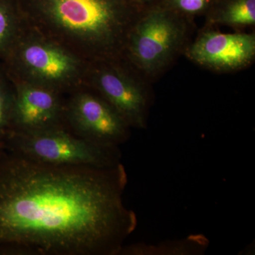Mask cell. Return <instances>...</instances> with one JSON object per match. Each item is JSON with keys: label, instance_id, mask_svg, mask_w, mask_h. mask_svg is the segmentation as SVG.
I'll return each instance as SVG.
<instances>
[{"label": "cell", "instance_id": "8", "mask_svg": "<svg viewBox=\"0 0 255 255\" xmlns=\"http://www.w3.org/2000/svg\"><path fill=\"white\" fill-rule=\"evenodd\" d=\"M60 107L53 92L36 87L20 89L14 97L9 132H32L59 129Z\"/></svg>", "mask_w": 255, "mask_h": 255}, {"label": "cell", "instance_id": "15", "mask_svg": "<svg viewBox=\"0 0 255 255\" xmlns=\"http://www.w3.org/2000/svg\"><path fill=\"white\" fill-rule=\"evenodd\" d=\"M4 150V149L2 147H1V146H0V154H1V152H2V151Z\"/></svg>", "mask_w": 255, "mask_h": 255}, {"label": "cell", "instance_id": "14", "mask_svg": "<svg viewBox=\"0 0 255 255\" xmlns=\"http://www.w3.org/2000/svg\"><path fill=\"white\" fill-rule=\"evenodd\" d=\"M13 31V21L9 10L0 5V51L9 43Z\"/></svg>", "mask_w": 255, "mask_h": 255}, {"label": "cell", "instance_id": "10", "mask_svg": "<svg viewBox=\"0 0 255 255\" xmlns=\"http://www.w3.org/2000/svg\"><path fill=\"white\" fill-rule=\"evenodd\" d=\"M209 241L203 235H191L183 239L164 241L156 245L144 243L123 246L119 255H202Z\"/></svg>", "mask_w": 255, "mask_h": 255}, {"label": "cell", "instance_id": "1", "mask_svg": "<svg viewBox=\"0 0 255 255\" xmlns=\"http://www.w3.org/2000/svg\"><path fill=\"white\" fill-rule=\"evenodd\" d=\"M128 177L109 168L0 154V255H118L137 226Z\"/></svg>", "mask_w": 255, "mask_h": 255}, {"label": "cell", "instance_id": "12", "mask_svg": "<svg viewBox=\"0 0 255 255\" xmlns=\"http://www.w3.org/2000/svg\"><path fill=\"white\" fill-rule=\"evenodd\" d=\"M14 100V97L0 82V146L3 148L5 139L11 130Z\"/></svg>", "mask_w": 255, "mask_h": 255}, {"label": "cell", "instance_id": "2", "mask_svg": "<svg viewBox=\"0 0 255 255\" xmlns=\"http://www.w3.org/2000/svg\"><path fill=\"white\" fill-rule=\"evenodd\" d=\"M5 150L41 163L109 168L121 163L119 147H109L74 136L62 128L32 132H9Z\"/></svg>", "mask_w": 255, "mask_h": 255}, {"label": "cell", "instance_id": "5", "mask_svg": "<svg viewBox=\"0 0 255 255\" xmlns=\"http://www.w3.org/2000/svg\"><path fill=\"white\" fill-rule=\"evenodd\" d=\"M186 54L194 63L217 71L241 70L255 59V36L208 30L191 43Z\"/></svg>", "mask_w": 255, "mask_h": 255}, {"label": "cell", "instance_id": "6", "mask_svg": "<svg viewBox=\"0 0 255 255\" xmlns=\"http://www.w3.org/2000/svg\"><path fill=\"white\" fill-rule=\"evenodd\" d=\"M72 124L79 137L109 147H119L130 135V127L106 100L83 94L75 97L70 108Z\"/></svg>", "mask_w": 255, "mask_h": 255}, {"label": "cell", "instance_id": "3", "mask_svg": "<svg viewBox=\"0 0 255 255\" xmlns=\"http://www.w3.org/2000/svg\"><path fill=\"white\" fill-rule=\"evenodd\" d=\"M187 31L180 14L162 8L150 10L134 23L129 50L144 76L155 77L167 68L184 46Z\"/></svg>", "mask_w": 255, "mask_h": 255}, {"label": "cell", "instance_id": "11", "mask_svg": "<svg viewBox=\"0 0 255 255\" xmlns=\"http://www.w3.org/2000/svg\"><path fill=\"white\" fill-rule=\"evenodd\" d=\"M212 24L246 27L255 24V0H228L210 18Z\"/></svg>", "mask_w": 255, "mask_h": 255}, {"label": "cell", "instance_id": "4", "mask_svg": "<svg viewBox=\"0 0 255 255\" xmlns=\"http://www.w3.org/2000/svg\"><path fill=\"white\" fill-rule=\"evenodd\" d=\"M50 14L65 29L111 48L128 23L111 0H50Z\"/></svg>", "mask_w": 255, "mask_h": 255}, {"label": "cell", "instance_id": "13", "mask_svg": "<svg viewBox=\"0 0 255 255\" xmlns=\"http://www.w3.org/2000/svg\"><path fill=\"white\" fill-rule=\"evenodd\" d=\"M211 0H171L172 7L179 14H199L207 7Z\"/></svg>", "mask_w": 255, "mask_h": 255}, {"label": "cell", "instance_id": "7", "mask_svg": "<svg viewBox=\"0 0 255 255\" xmlns=\"http://www.w3.org/2000/svg\"><path fill=\"white\" fill-rule=\"evenodd\" d=\"M97 87L129 127L146 128L151 97L144 82L117 70H105L98 75Z\"/></svg>", "mask_w": 255, "mask_h": 255}, {"label": "cell", "instance_id": "16", "mask_svg": "<svg viewBox=\"0 0 255 255\" xmlns=\"http://www.w3.org/2000/svg\"><path fill=\"white\" fill-rule=\"evenodd\" d=\"M143 1H145V0H143Z\"/></svg>", "mask_w": 255, "mask_h": 255}, {"label": "cell", "instance_id": "9", "mask_svg": "<svg viewBox=\"0 0 255 255\" xmlns=\"http://www.w3.org/2000/svg\"><path fill=\"white\" fill-rule=\"evenodd\" d=\"M21 56L33 73L48 80L65 78L75 70V61L70 55L48 45H29L23 50Z\"/></svg>", "mask_w": 255, "mask_h": 255}]
</instances>
